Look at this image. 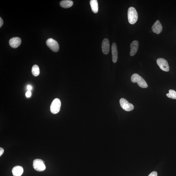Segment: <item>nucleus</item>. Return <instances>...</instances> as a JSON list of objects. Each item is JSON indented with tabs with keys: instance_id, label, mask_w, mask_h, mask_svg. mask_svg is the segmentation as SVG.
I'll return each mask as SVG.
<instances>
[{
	"instance_id": "f257e3e1",
	"label": "nucleus",
	"mask_w": 176,
	"mask_h": 176,
	"mask_svg": "<svg viewBox=\"0 0 176 176\" xmlns=\"http://www.w3.org/2000/svg\"><path fill=\"white\" fill-rule=\"evenodd\" d=\"M128 17L129 22L131 24H134L137 21L138 15L135 8L130 7L129 8Z\"/></svg>"
},
{
	"instance_id": "f03ea898",
	"label": "nucleus",
	"mask_w": 176,
	"mask_h": 176,
	"mask_svg": "<svg viewBox=\"0 0 176 176\" xmlns=\"http://www.w3.org/2000/svg\"><path fill=\"white\" fill-rule=\"evenodd\" d=\"M131 81L133 83H137L139 86L141 87L146 88L148 87L145 80L138 74L134 73L132 75Z\"/></svg>"
},
{
	"instance_id": "7ed1b4c3",
	"label": "nucleus",
	"mask_w": 176,
	"mask_h": 176,
	"mask_svg": "<svg viewBox=\"0 0 176 176\" xmlns=\"http://www.w3.org/2000/svg\"><path fill=\"white\" fill-rule=\"evenodd\" d=\"M61 102L60 99L56 98L52 101L50 106V111L53 114H57L61 109Z\"/></svg>"
},
{
	"instance_id": "20e7f679",
	"label": "nucleus",
	"mask_w": 176,
	"mask_h": 176,
	"mask_svg": "<svg viewBox=\"0 0 176 176\" xmlns=\"http://www.w3.org/2000/svg\"><path fill=\"white\" fill-rule=\"evenodd\" d=\"M33 167L35 170L39 172L45 170L46 166L42 160L39 159H35L33 162Z\"/></svg>"
},
{
	"instance_id": "39448f33",
	"label": "nucleus",
	"mask_w": 176,
	"mask_h": 176,
	"mask_svg": "<svg viewBox=\"0 0 176 176\" xmlns=\"http://www.w3.org/2000/svg\"><path fill=\"white\" fill-rule=\"evenodd\" d=\"M46 45L51 50L54 52H57L59 50V47L58 43L52 38H49L46 41Z\"/></svg>"
},
{
	"instance_id": "423d86ee",
	"label": "nucleus",
	"mask_w": 176,
	"mask_h": 176,
	"mask_svg": "<svg viewBox=\"0 0 176 176\" xmlns=\"http://www.w3.org/2000/svg\"><path fill=\"white\" fill-rule=\"evenodd\" d=\"M120 105L123 109L127 111H130L133 110L134 107L133 104L129 103L126 99L122 98L120 100Z\"/></svg>"
},
{
	"instance_id": "0eeeda50",
	"label": "nucleus",
	"mask_w": 176,
	"mask_h": 176,
	"mask_svg": "<svg viewBox=\"0 0 176 176\" xmlns=\"http://www.w3.org/2000/svg\"><path fill=\"white\" fill-rule=\"evenodd\" d=\"M157 62L160 68L162 70L166 72L169 71V66L168 62L166 59L163 58H159L157 59Z\"/></svg>"
},
{
	"instance_id": "6e6552de",
	"label": "nucleus",
	"mask_w": 176,
	"mask_h": 176,
	"mask_svg": "<svg viewBox=\"0 0 176 176\" xmlns=\"http://www.w3.org/2000/svg\"><path fill=\"white\" fill-rule=\"evenodd\" d=\"M21 40L19 37H13L11 38L9 41V45L14 48H17L21 43Z\"/></svg>"
},
{
	"instance_id": "1a4fd4ad",
	"label": "nucleus",
	"mask_w": 176,
	"mask_h": 176,
	"mask_svg": "<svg viewBox=\"0 0 176 176\" xmlns=\"http://www.w3.org/2000/svg\"><path fill=\"white\" fill-rule=\"evenodd\" d=\"M153 32L155 33L159 34L163 30V27L159 20H157L153 25L152 27Z\"/></svg>"
},
{
	"instance_id": "9d476101",
	"label": "nucleus",
	"mask_w": 176,
	"mask_h": 176,
	"mask_svg": "<svg viewBox=\"0 0 176 176\" xmlns=\"http://www.w3.org/2000/svg\"><path fill=\"white\" fill-rule=\"evenodd\" d=\"M101 47L103 54H108L110 50V43L107 39H105L103 40Z\"/></svg>"
},
{
	"instance_id": "9b49d317",
	"label": "nucleus",
	"mask_w": 176,
	"mask_h": 176,
	"mask_svg": "<svg viewBox=\"0 0 176 176\" xmlns=\"http://www.w3.org/2000/svg\"><path fill=\"white\" fill-rule=\"evenodd\" d=\"M139 45V42L137 41H134L131 43L130 45L131 50L130 52V55L131 56H133L137 52Z\"/></svg>"
},
{
	"instance_id": "f8f14e48",
	"label": "nucleus",
	"mask_w": 176,
	"mask_h": 176,
	"mask_svg": "<svg viewBox=\"0 0 176 176\" xmlns=\"http://www.w3.org/2000/svg\"><path fill=\"white\" fill-rule=\"evenodd\" d=\"M112 60L113 63H116L118 59V51L117 46L115 43L112 44Z\"/></svg>"
},
{
	"instance_id": "ddd939ff",
	"label": "nucleus",
	"mask_w": 176,
	"mask_h": 176,
	"mask_svg": "<svg viewBox=\"0 0 176 176\" xmlns=\"http://www.w3.org/2000/svg\"><path fill=\"white\" fill-rule=\"evenodd\" d=\"M23 168L21 166H17L13 169L12 172L13 176H21L23 173Z\"/></svg>"
},
{
	"instance_id": "4468645a",
	"label": "nucleus",
	"mask_w": 176,
	"mask_h": 176,
	"mask_svg": "<svg viewBox=\"0 0 176 176\" xmlns=\"http://www.w3.org/2000/svg\"><path fill=\"white\" fill-rule=\"evenodd\" d=\"M92 10L93 13H96L98 11V4L97 0H91L90 2Z\"/></svg>"
},
{
	"instance_id": "2eb2a0df",
	"label": "nucleus",
	"mask_w": 176,
	"mask_h": 176,
	"mask_svg": "<svg viewBox=\"0 0 176 176\" xmlns=\"http://www.w3.org/2000/svg\"><path fill=\"white\" fill-rule=\"evenodd\" d=\"M73 2L69 0H64L60 2L61 6L64 8L71 7L73 5Z\"/></svg>"
},
{
	"instance_id": "dca6fc26",
	"label": "nucleus",
	"mask_w": 176,
	"mask_h": 176,
	"mask_svg": "<svg viewBox=\"0 0 176 176\" xmlns=\"http://www.w3.org/2000/svg\"><path fill=\"white\" fill-rule=\"evenodd\" d=\"M32 75L35 76H37L39 75L40 73V69L38 65H35L32 67Z\"/></svg>"
},
{
	"instance_id": "f3484780",
	"label": "nucleus",
	"mask_w": 176,
	"mask_h": 176,
	"mask_svg": "<svg viewBox=\"0 0 176 176\" xmlns=\"http://www.w3.org/2000/svg\"><path fill=\"white\" fill-rule=\"evenodd\" d=\"M166 95L169 98L176 99V92L174 90L170 89L169 90V93L167 94Z\"/></svg>"
},
{
	"instance_id": "a211bd4d",
	"label": "nucleus",
	"mask_w": 176,
	"mask_h": 176,
	"mask_svg": "<svg viewBox=\"0 0 176 176\" xmlns=\"http://www.w3.org/2000/svg\"><path fill=\"white\" fill-rule=\"evenodd\" d=\"M31 92L30 91H27L26 94H25V96L27 97V98H29L31 96Z\"/></svg>"
},
{
	"instance_id": "6ab92c4d",
	"label": "nucleus",
	"mask_w": 176,
	"mask_h": 176,
	"mask_svg": "<svg viewBox=\"0 0 176 176\" xmlns=\"http://www.w3.org/2000/svg\"><path fill=\"white\" fill-rule=\"evenodd\" d=\"M157 173L156 171L152 172L148 176H157Z\"/></svg>"
},
{
	"instance_id": "aec40b11",
	"label": "nucleus",
	"mask_w": 176,
	"mask_h": 176,
	"mask_svg": "<svg viewBox=\"0 0 176 176\" xmlns=\"http://www.w3.org/2000/svg\"><path fill=\"white\" fill-rule=\"evenodd\" d=\"M3 24V21L1 17L0 18V27H1Z\"/></svg>"
},
{
	"instance_id": "412c9836",
	"label": "nucleus",
	"mask_w": 176,
	"mask_h": 176,
	"mask_svg": "<svg viewBox=\"0 0 176 176\" xmlns=\"http://www.w3.org/2000/svg\"><path fill=\"white\" fill-rule=\"evenodd\" d=\"M4 152V150L2 148H0V156H1L2 154H3Z\"/></svg>"
},
{
	"instance_id": "4be33fe9",
	"label": "nucleus",
	"mask_w": 176,
	"mask_h": 176,
	"mask_svg": "<svg viewBox=\"0 0 176 176\" xmlns=\"http://www.w3.org/2000/svg\"><path fill=\"white\" fill-rule=\"evenodd\" d=\"M27 89L29 91H30V90H31L32 89V87L31 85H29L27 86Z\"/></svg>"
}]
</instances>
